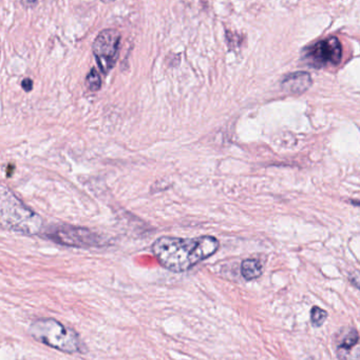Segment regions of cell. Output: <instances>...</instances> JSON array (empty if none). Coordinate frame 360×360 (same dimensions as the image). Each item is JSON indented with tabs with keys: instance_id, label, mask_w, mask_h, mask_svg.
<instances>
[{
	"instance_id": "13",
	"label": "cell",
	"mask_w": 360,
	"mask_h": 360,
	"mask_svg": "<svg viewBox=\"0 0 360 360\" xmlns=\"http://www.w3.org/2000/svg\"><path fill=\"white\" fill-rule=\"evenodd\" d=\"M21 86H23V89L25 92H30V91L32 90V88H33V82H32L30 78H25V79H23V82H21Z\"/></svg>"
},
{
	"instance_id": "6",
	"label": "cell",
	"mask_w": 360,
	"mask_h": 360,
	"mask_svg": "<svg viewBox=\"0 0 360 360\" xmlns=\"http://www.w3.org/2000/svg\"><path fill=\"white\" fill-rule=\"evenodd\" d=\"M342 44L336 37L321 40L306 49L304 53V59L308 61L309 65L314 68L338 65L342 60Z\"/></svg>"
},
{
	"instance_id": "8",
	"label": "cell",
	"mask_w": 360,
	"mask_h": 360,
	"mask_svg": "<svg viewBox=\"0 0 360 360\" xmlns=\"http://www.w3.org/2000/svg\"><path fill=\"white\" fill-rule=\"evenodd\" d=\"M312 86V77L306 72L290 74L283 79L281 86L290 94H302Z\"/></svg>"
},
{
	"instance_id": "4",
	"label": "cell",
	"mask_w": 360,
	"mask_h": 360,
	"mask_svg": "<svg viewBox=\"0 0 360 360\" xmlns=\"http://www.w3.org/2000/svg\"><path fill=\"white\" fill-rule=\"evenodd\" d=\"M120 33L116 30L101 31L93 42L92 50L97 65L104 74L109 73L120 55Z\"/></svg>"
},
{
	"instance_id": "10",
	"label": "cell",
	"mask_w": 360,
	"mask_h": 360,
	"mask_svg": "<svg viewBox=\"0 0 360 360\" xmlns=\"http://www.w3.org/2000/svg\"><path fill=\"white\" fill-rule=\"evenodd\" d=\"M327 319V311L319 308V307H313L312 310H311V321H312V325L315 328L321 327L325 323Z\"/></svg>"
},
{
	"instance_id": "5",
	"label": "cell",
	"mask_w": 360,
	"mask_h": 360,
	"mask_svg": "<svg viewBox=\"0 0 360 360\" xmlns=\"http://www.w3.org/2000/svg\"><path fill=\"white\" fill-rule=\"evenodd\" d=\"M51 240L68 247L88 248L103 245L101 238L88 229L78 226H58L49 231Z\"/></svg>"
},
{
	"instance_id": "2",
	"label": "cell",
	"mask_w": 360,
	"mask_h": 360,
	"mask_svg": "<svg viewBox=\"0 0 360 360\" xmlns=\"http://www.w3.org/2000/svg\"><path fill=\"white\" fill-rule=\"evenodd\" d=\"M29 333L36 342L61 352L84 354L87 351L80 335L54 319H37L30 326Z\"/></svg>"
},
{
	"instance_id": "3",
	"label": "cell",
	"mask_w": 360,
	"mask_h": 360,
	"mask_svg": "<svg viewBox=\"0 0 360 360\" xmlns=\"http://www.w3.org/2000/svg\"><path fill=\"white\" fill-rule=\"evenodd\" d=\"M0 215L2 226L14 232L35 235L42 230V219L35 212L23 205L8 188L2 186L0 195Z\"/></svg>"
},
{
	"instance_id": "11",
	"label": "cell",
	"mask_w": 360,
	"mask_h": 360,
	"mask_svg": "<svg viewBox=\"0 0 360 360\" xmlns=\"http://www.w3.org/2000/svg\"><path fill=\"white\" fill-rule=\"evenodd\" d=\"M86 84L88 88L90 89L91 91H93V92H97V91L101 89V76H99V72H97V69H94V68L91 69V71L89 72L88 75H87Z\"/></svg>"
},
{
	"instance_id": "9",
	"label": "cell",
	"mask_w": 360,
	"mask_h": 360,
	"mask_svg": "<svg viewBox=\"0 0 360 360\" xmlns=\"http://www.w3.org/2000/svg\"><path fill=\"white\" fill-rule=\"evenodd\" d=\"M241 273L247 281H253L262 274V266L258 260L247 259L241 264Z\"/></svg>"
},
{
	"instance_id": "15",
	"label": "cell",
	"mask_w": 360,
	"mask_h": 360,
	"mask_svg": "<svg viewBox=\"0 0 360 360\" xmlns=\"http://www.w3.org/2000/svg\"><path fill=\"white\" fill-rule=\"evenodd\" d=\"M25 2H27V4H34V2L37 1V0H25Z\"/></svg>"
},
{
	"instance_id": "1",
	"label": "cell",
	"mask_w": 360,
	"mask_h": 360,
	"mask_svg": "<svg viewBox=\"0 0 360 360\" xmlns=\"http://www.w3.org/2000/svg\"><path fill=\"white\" fill-rule=\"evenodd\" d=\"M219 247V241L213 236L197 238L163 236L154 241L152 252L161 266L173 272L181 273L211 257Z\"/></svg>"
},
{
	"instance_id": "7",
	"label": "cell",
	"mask_w": 360,
	"mask_h": 360,
	"mask_svg": "<svg viewBox=\"0 0 360 360\" xmlns=\"http://www.w3.org/2000/svg\"><path fill=\"white\" fill-rule=\"evenodd\" d=\"M335 352L340 360H360V336L354 328H344L334 338Z\"/></svg>"
},
{
	"instance_id": "14",
	"label": "cell",
	"mask_w": 360,
	"mask_h": 360,
	"mask_svg": "<svg viewBox=\"0 0 360 360\" xmlns=\"http://www.w3.org/2000/svg\"><path fill=\"white\" fill-rule=\"evenodd\" d=\"M104 4H111V2L116 1V0H101Z\"/></svg>"
},
{
	"instance_id": "12",
	"label": "cell",
	"mask_w": 360,
	"mask_h": 360,
	"mask_svg": "<svg viewBox=\"0 0 360 360\" xmlns=\"http://www.w3.org/2000/svg\"><path fill=\"white\" fill-rule=\"evenodd\" d=\"M350 281L357 289L360 290V272L352 273L350 275Z\"/></svg>"
}]
</instances>
